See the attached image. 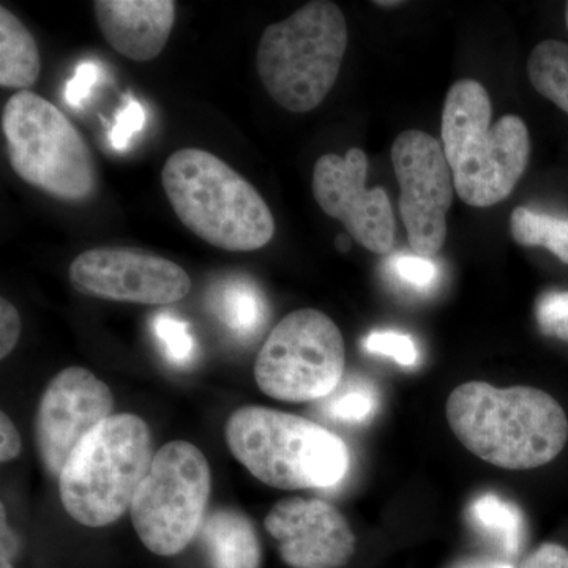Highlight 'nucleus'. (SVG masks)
<instances>
[{
  "mask_svg": "<svg viewBox=\"0 0 568 568\" xmlns=\"http://www.w3.org/2000/svg\"><path fill=\"white\" fill-rule=\"evenodd\" d=\"M446 414L452 432L470 454L503 469L548 465L568 440L566 410L534 387L466 383L448 396Z\"/></svg>",
  "mask_w": 568,
  "mask_h": 568,
  "instance_id": "nucleus-1",
  "label": "nucleus"
},
{
  "mask_svg": "<svg viewBox=\"0 0 568 568\" xmlns=\"http://www.w3.org/2000/svg\"><path fill=\"white\" fill-rule=\"evenodd\" d=\"M491 112L487 89L474 80L455 82L444 104V152L458 196L473 207L507 200L529 162L525 121L508 114L491 125Z\"/></svg>",
  "mask_w": 568,
  "mask_h": 568,
  "instance_id": "nucleus-2",
  "label": "nucleus"
},
{
  "mask_svg": "<svg viewBox=\"0 0 568 568\" xmlns=\"http://www.w3.org/2000/svg\"><path fill=\"white\" fill-rule=\"evenodd\" d=\"M164 193L183 226L209 245L254 252L274 239L275 220L244 175L203 149L174 152L162 171Z\"/></svg>",
  "mask_w": 568,
  "mask_h": 568,
  "instance_id": "nucleus-3",
  "label": "nucleus"
},
{
  "mask_svg": "<svg viewBox=\"0 0 568 568\" xmlns=\"http://www.w3.org/2000/svg\"><path fill=\"white\" fill-rule=\"evenodd\" d=\"M224 436L231 454L268 487L332 488L349 473L351 452L342 437L283 410L241 407Z\"/></svg>",
  "mask_w": 568,
  "mask_h": 568,
  "instance_id": "nucleus-4",
  "label": "nucleus"
},
{
  "mask_svg": "<svg viewBox=\"0 0 568 568\" xmlns=\"http://www.w3.org/2000/svg\"><path fill=\"white\" fill-rule=\"evenodd\" d=\"M151 429L133 414H114L78 444L59 476L67 514L88 528H104L132 508L151 470Z\"/></svg>",
  "mask_w": 568,
  "mask_h": 568,
  "instance_id": "nucleus-5",
  "label": "nucleus"
},
{
  "mask_svg": "<svg viewBox=\"0 0 568 568\" xmlns=\"http://www.w3.org/2000/svg\"><path fill=\"white\" fill-rule=\"evenodd\" d=\"M346 48L342 9L327 0H313L265 29L257 44V74L284 110L313 111L334 88Z\"/></svg>",
  "mask_w": 568,
  "mask_h": 568,
  "instance_id": "nucleus-6",
  "label": "nucleus"
},
{
  "mask_svg": "<svg viewBox=\"0 0 568 568\" xmlns=\"http://www.w3.org/2000/svg\"><path fill=\"white\" fill-rule=\"evenodd\" d=\"M11 170L33 189L65 203H82L97 189L91 148L59 108L29 91L11 95L2 111Z\"/></svg>",
  "mask_w": 568,
  "mask_h": 568,
  "instance_id": "nucleus-7",
  "label": "nucleus"
},
{
  "mask_svg": "<svg viewBox=\"0 0 568 568\" xmlns=\"http://www.w3.org/2000/svg\"><path fill=\"white\" fill-rule=\"evenodd\" d=\"M211 487V466L200 448L173 440L156 450L130 508L144 547L164 558L189 547L203 526Z\"/></svg>",
  "mask_w": 568,
  "mask_h": 568,
  "instance_id": "nucleus-8",
  "label": "nucleus"
},
{
  "mask_svg": "<svg viewBox=\"0 0 568 568\" xmlns=\"http://www.w3.org/2000/svg\"><path fill=\"white\" fill-rule=\"evenodd\" d=\"M345 365L338 325L320 310L302 308L267 336L254 364V379L265 395L280 402H315L334 394Z\"/></svg>",
  "mask_w": 568,
  "mask_h": 568,
  "instance_id": "nucleus-9",
  "label": "nucleus"
},
{
  "mask_svg": "<svg viewBox=\"0 0 568 568\" xmlns=\"http://www.w3.org/2000/svg\"><path fill=\"white\" fill-rule=\"evenodd\" d=\"M399 190V212L410 248L422 257L440 252L447 239V212L454 200V174L443 144L420 130L399 133L392 145Z\"/></svg>",
  "mask_w": 568,
  "mask_h": 568,
  "instance_id": "nucleus-10",
  "label": "nucleus"
},
{
  "mask_svg": "<svg viewBox=\"0 0 568 568\" xmlns=\"http://www.w3.org/2000/svg\"><path fill=\"white\" fill-rule=\"evenodd\" d=\"M69 276L78 293L126 304L170 305L192 291L181 265L140 250H88L71 263Z\"/></svg>",
  "mask_w": 568,
  "mask_h": 568,
  "instance_id": "nucleus-11",
  "label": "nucleus"
},
{
  "mask_svg": "<svg viewBox=\"0 0 568 568\" xmlns=\"http://www.w3.org/2000/svg\"><path fill=\"white\" fill-rule=\"evenodd\" d=\"M368 156L353 148L345 156L327 153L313 170L316 203L345 224L347 234L372 253L387 254L395 242V215L383 186L366 189Z\"/></svg>",
  "mask_w": 568,
  "mask_h": 568,
  "instance_id": "nucleus-12",
  "label": "nucleus"
},
{
  "mask_svg": "<svg viewBox=\"0 0 568 568\" xmlns=\"http://www.w3.org/2000/svg\"><path fill=\"white\" fill-rule=\"evenodd\" d=\"M111 388L89 369L71 366L52 377L36 420L37 446L51 476H61L78 444L114 416Z\"/></svg>",
  "mask_w": 568,
  "mask_h": 568,
  "instance_id": "nucleus-13",
  "label": "nucleus"
},
{
  "mask_svg": "<svg viewBox=\"0 0 568 568\" xmlns=\"http://www.w3.org/2000/svg\"><path fill=\"white\" fill-rule=\"evenodd\" d=\"M291 568H339L355 552V536L338 508L321 499L287 497L264 521Z\"/></svg>",
  "mask_w": 568,
  "mask_h": 568,
  "instance_id": "nucleus-14",
  "label": "nucleus"
},
{
  "mask_svg": "<svg viewBox=\"0 0 568 568\" xmlns=\"http://www.w3.org/2000/svg\"><path fill=\"white\" fill-rule=\"evenodd\" d=\"M93 11L112 50L134 62L159 58L175 21L173 0H97Z\"/></svg>",
  "mask_w": 568,
  "mask_h": 568,
  "instance_id": "nucleus-15",
  "label": "nucleus"
},
{
  "mask_svg": "<svg viewBox=\"0 0 568 568\" xmlns=\"http://www.w3.org/2000/svg\"><path fill=\"white\" fill-rule=\"evenodd\" d=\"M209 568H260L261 544L253 523L234 508L205 517L200 534Z\"/></svg>",
  "mask_w": 568,
  "mask_h": 568,
  "instance_id": "nucleus-16",
  "label": "nucleus"
},
{
  "mask_svg": "<svg viewBox=\"0 0 568 568\" xmlns=\"http://www.w3.org/2000/svg\"><path fill=\"white\" fill-rule=\"evenodd\" d=\"M41 59L32 33L7 7L0 9V85L31 88L39 80Z\"/></svg>",
  "mask_w": 568,
  "mask_h": 568,
  "instance_id": "nucleus-17",
  "label": "nucleus"
},
{
  "mask_svg": "<svg viewBox=\"0 0 568 568\" xmlns=\"http://www.w3.org/2000/svg\"><path fill=\"white\" fill-rule=\"evenodd\" d=\"M467 514L474 528L499 548L506 558L518 556L525 541L526 523L517 504L493 493H484L473 500Z\"/></svg>",
  "mask_w": 568,
  "mask_h": 568,
  "instance_id": "nucleus-18",
  "label": "nucleus"
},
{
  "mask_svg": "<svg viewBox=\"0 0 568 568\" xmlns=\"http://www.w3.org/2000/svg\"><path fill=\"white\" fill-rule=\"evenodd\" d=\"M215 312L222 323L239 338H253L264 327L268 310L256 284L245 278H231L215 294Z\"/></svg>",
  "mask_w": 568,
  "mask_h": 568,
  "instance_id": "nucleus-19",
  "label": "nucleus"
},
{
  "mask_svg": "<svg viewBox=\"0 0 568 568\" xmlns=\"http://www.w3.org/2000/svg\"><path fill=\"white\" fill-rule=\"evenodd\" d=\"M530 84L568 114V44L559 40L538 43L528 59Z\"/></svg>",
  "mask_w": 568,
  "mask_h": 568,
  "instance_id": "nucleus-20",
  "label": "nucleus"
},
{
  "mask_svg": "<svg viewBox=\"0 0 568 568\" xmlns=\"http://www.w3.org/2000/svg\"><path fill=\"white\" fill-rule=\"evenodd\" d=\"M510 230L519 245L544 246L568 264V216L517 207L511 213Z\"/></svg>",
  "mask_w": 568,
  "mask_h": 568,
  "instance_id": "nucleus-21",
  "label": "nucleus"
},
{
  "mask_svg": "<svg viewBox=\"0 0 568 568\" xmlns=\"http://www.w3.org/2000/svg\"><path fill=\"white\" fill-rule=\"evenodd\" d=\"M377 394L372 383L364 377H353L327 396L325 416L343 424H365L376 413Z\"/></svg>",
  "mask_w": 568,
  "mask_h": 568,
  "instance_id": "nucleus-22",
  "label": "nucleus"
},
{
  "mask_svg": "<svg viewBox=\"0 0 568 568\" xmlns=\"http://www.w3.org/2000/svg\"><path fill=\"white\" fill-rule=\"evenodd\" d=\"M384 272L390 283L414 294H428L439 282V267L429 257L398 253L388 257Z\"/></svg>",
  "mask_w": 568,
  "mask_h": 568,
  "instance_id": "nucleus-23",
  "label": "nucleus"
},
{
  "mask_svg": "<svg viewBox=\"0 0 568 568\" xmlns=\"http://www.w3.org/2000/svg\"><path fill=\"white\" fill-rule=\"evenodd\" d=\"M155 332L162 342L164 354L175 365H186L194 357V339L189 324L171 315H160L155 320Z\"/></svg>",
  "mask_w": 568,
  "mask_h": 568,
  "instance_id": "nucleus-24",
  "label": "nucleus"
},
{
  "mask_svg": "<svg viewBox=\"0 0 568 568\" xmlns=\"http://www.w3.org/2000/svg\"><path fill=\"white\" fill-rule=\"evenodd\" d=\"M538 327L545 335L568 343V291H548L536 305Z\"/></svg>",
  "mask_w": 568,
  "mask_h": 568,
  "instance_id": "nucleus-25",
  "label": "nucleus"
},
{
  "mask_svg": "<svg viewBox=\"0 0 568 568\" xmlns=\"http://www.w3.org/2000/svg\"><path fill=\"white\" fill-rule=\"evenodd\" d=\"M364 347L368 353L386 355L396 364L413 366L417 364L418 351L410 336L394 331H377L366 336Z\"/></svg>",
  "mask_w": 568,
  "mask_h": 568,
  "instance_id": "nucleus-26",
  "label": "nucleus"
},
{
  "mask_svg": "<svg viewBox=\"0 0 568 568\" xmlns=\"http://www.w3.org/2000/svg\"><path fill=\"white\" fill-rule=\"evenodd\" d=\"M145 111L142 104L133 97H126L125 104L118 112L114 125L111 126L110 142L118 152L126 151L133 138L144 130Z\"/></svg>",
  "mask_w": 568,
  "mask_h": 568,
  "instance_id": "nucleus-27",
  "label": "nucleus"
},
{
  "mask_svg": "<svg viewBox=\"0 0 568 568\" xmlns=\"http://www.w3.org/2000/svg\"><path fill=\"white\" fill-rule=\"evenodd\" d=\"M99 63L93 61L81 62L77 73L71 78L65 89V100L74 110H80L85 100L91 97L92 89L95 88L100 78Z\"/></svg>",
  "mask_w": 568,
  "mask_h": 568,
  "instance_id": "nucleus-28",
  "label": "nucleus"
},
{
  "mask_svg": "<svg viewBox=\"0 0 568 568\" xmlns=\"http://www.w3.org/2000/svg\"><path fill=\"white\" fill-rule=\"evenodd\" d=\"M21 334V317L13 304L7 298L0 301V357L13 353Z\"/></svg>",
  "mask_w": 568,
  "mask_h": 568,
  "instance_id": "nucleus-29",
  "label": "nucleus"
},
{
  "mask_svg": "<svg viewBox=\"0 0 568 568\" xmlns=\"http://www.w3.org/2000/svg\"><path fill=\"white\" fill-rule=\"evenodd\" d=\"M519 568H568V549L558 544L540 545Z\"/></svg>",
  "mask_w": 568,
  "mask_h": 568,
  "instance_id": "nucleus-30",
  "label": "nucleus"
},
{
  "mask_svg": "<svg viewBox=\"0 0 568 568\" xmlns=\"http://www.w3.org/2000/svg\"><path fill=\"white\" fill-rule=\"evenodd\" d=\"M21 454V437L11 418L0 414V462L10 463Z\"/></svg>",
  "mask_w": 568,
  "mask_h": 568,
  "instance_id": "nucleus-31",
  "label": "nucleus"
},
{
  "mask_svg": "<svg viewBox=\"0 0 568 568\" xmlns=\"http://www.w3.org/2000/svg\"><path fill=\"white\" fill-rule=\"evenodd\" d=\"M6 517V506L2 504V568H13L11 558H13L14 552H17L18 541L17 538L13 537V534H11Z\"/></svg>",
  "mask_w": 568,
  "mask_h": 568,
  "instance_id": "nucleus-32",
  "label": "nucleus"
},
{
  "mask_svg": "<svg viewBox=\"0 0 568 568\" xmlns=\"http://www.w3.org/2000/svg\"><path fill=\"white\" fill-rule=\"evenodd\" d=\"M452 568H515L508 560L496 558H473L465 559Z\"/></svg>",
  "mask_w": 568,
  "mask_h": 568,
  "instance_id": "nucleus-33",
  "label": "nucleus"
},
{
  "mask_svg": "<svg viewBox=\"0 0 568 568\" xmlns=\"http://www.w3.org/2000/svg\"><path fill=\"white\" fill-rule=\"evenodd\" d=\"M336 246H338L342 252H347L349 250V239L346 237V235H339L338 239H336Z\"/></svg>",
  "mask_w": 568,
  "mask_h": 568,
  "instance_id": "nucleus-34",
  "label": "nucleus"
},
{
  "mask_svg": "<svg viewBox=\"0 0 568 568\" xmlns=\"http://www.w3.org/2000/svg\"><path fill=\"white\" fill-rule=\"evenodd\" d=\"M399 3L402 2H398V0H395V2H376V6H383V7H390V6H399Z\"/></svg>",
  "mask_w": 568,
  "mask_h": 568,
  "instance_id": "nucleus-35",
  "label": "nucleus"
},
{
  "mask_svg": "<svg viewBox=\"0 0 568 568\" xmlns=\"http://www.w3.org/2000/svg\"><path fill=\"white\" fill-rule=\"evenodd\" d=\"M566 22H567V29H568V2L566 6Z\"/></svg>",
  "mask_w": 568,
  "mask_h": 568,
  "instance_id": "nucleus-36",
  "label": "nucleus"
}]
</instances>
